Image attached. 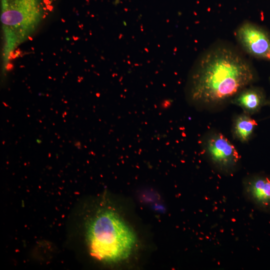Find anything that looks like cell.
<instances>
[{
    "instance_id": "5",
    "label": "cell",
    "mask_w": 270,
    "mask_h": 270,
    "mask_svg": "<svg viewBox=\"0 0 270 270\" xmlns=\"http://www.w3.org/2000/svg\"><path fill=\"white\" fill-rule=\"evenodd\" d=\"M240 48L249 56L270 62V34L250 22H242L236 31Z\"/></svg>"
},
{
    "instance_id": "7",
    "label": "cell",
    "mask_w": 270,
    "mask_h": 270,
    "mask_svg": "<svg viewBox=\"0 0 270 270\" xmlns=\"http://www.w3.org/2000/svg\"><path fill=\"white\" fill-rule=\"evenodd\" d=\"M230 104L240 107L243 112L252 116L261 108L269 106L270 102L264 90L250 85L240 90L232 100Z\"/></svg>"
},
{
    "instance_id": "4",
    "label": "cell",
    "mask_w": 270,
    "mask_h": 270,
    "mask_svg": "<svg viewBox=\"0 0 270 270\" xmlns=\"http://www.w3.org/2000/svg\"><path fill=\"white\" fill-rule=\"evenodd\" d=\"M202 144L208 159L219 172L230 174L236 170L240 156L234 145L220 132L208 131L204 136Z\"/></svg>"
},
{
    "instance_id": "1",
    "label": "cell",
    "mask_w": 270,
    "mask_h": 270,
    "mask_svg": "<svg viewBox=\"0 0 270 270\" xmlns=\"http://www.w3.org/2000/svg\"><path fill=\"white\" fill-rule=\"evenodd\" d=\"M257 78L254 66L238 48L216 42L200 56L192 72L189 98L200 108L219 110Z\"/></svg>"
},
{
    "instance_id": "8",
    "label": "cell",
    "mask_w": 270,
    "mask_h": 270,
    "mask_svg": "<svg viewBox=\"0 0 270 270\" xmlns=\"http://www.w3.org/2000/svg\"><path fill=\"white\" fill-rule=\"evenodd\" d=\"M257 126L256 121L252 116L244 112L236 114L232 121V136L242 143H246L252 138Z\"/></svg>"
},
{
    "instance_id": "9",
    "label": "cell",
    "mask_w": 270,
    "mask_h": 270,
    "mask_svg": "<svg viewBox=\"0 0 270 270\" xmlns=\"http://www.w3.org/2000/svg\"><path fill=\"white\" fill-rule=\"evenodd\" d=\"M268 81H269V84H270V76L269 78H268ZM268 100H269V102H270V104H269L268 106H270V96L268 98Z\"/></svg>"
},
{
    "instance_id": "6",
    "label": "cell",
    "mask_w": 270,
    "mask_h": 270,
    "mask_svg": "<svg viewBox=\"0 0 270 270\" xmlns=\"http://www.w3.org/2000/svg\"><path fill=\"white\" fill-rule=\"evenodd\" d=\"M243 188L248 199L260 210L270 212V176L262 172L247 176Z\"/></svg>"
},
{
    "instance_id": "3",
    "label": "cell",
    "mask_w": 270,
    "mask_h": 270,
    "mask_svg": "<svg viewBox=\"0 0 270 270\" xmlns=\"http://www.w3.org/2000/svg\"><path fill=\"white\" fill-rule=\"evenodd\" d=\"M49 0H1L5 68L20 44L30 38L50 8Z\"/></svg>"
},
{
    "instance_id": "2",
    "label": "cell",
    "mask_w": 270,
    "mask_h": 270,
    "mask_svg": "<svg viewBox=\"0 0 270 270\" xmlns=\"http://www.w3.org/2000/svg\"><path fill=\"white\" fill-rule=\"evenodd\" d=\"M94 208L84 221L85 238L90 254L106 264L126 260L136 246L134 231L106 200Z\"/></svg>"
}]
</instances>
